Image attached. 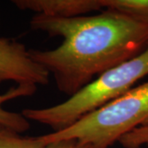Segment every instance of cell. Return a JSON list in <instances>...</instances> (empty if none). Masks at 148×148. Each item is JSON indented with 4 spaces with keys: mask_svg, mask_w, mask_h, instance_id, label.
I'll use <instances>...</instances> for the list:
<instances>
[{
    "mask_svg": "<svg viewBox=\"0 0 148 148\" xmlns=\"http://www.w3.org/2000/svg\"><path fill=\"white\" fill-rule=\"evenodd\" d=\"M34 31L63 42L53 49H29L31 57L52 75L58 90L71 97L105 72L138 56L148 47V24L115 11L73 18L36 14Z\"/></svg>",
    "mask_w": 148,
    "mask_h": 148,
    "instance_id": "cell-1",
    "label": "cell"
},
{
    "mask_svg": "<svg viewBox=\"0 0 148 148\" xmlns=\"http://www.w3.org/2000/svg\"><path fill=\"white\" fill-rule=\"evenodd\" d=\"M148 75V47L138 56L105 72L68 100L41 109H24L28 120L52 127L53 132L71 126L132 88Z\"/></svg>",
    "mask_w": 148,
    "mask_h": 148,
    "instance_id": "cell-2",
    "label": "cell"
},
{
    "mask_svg": "<svg viewBox=\"0 0 148 148\" xmlns=\"http://www.w3.org/2000/svg\"><path fill=\"white\" fill-rule=\"evenodd\" d=\"M148 125V82L132 87L63 130L42 135L45 144L74 139L92 148H109L139 127Z\"/></svg>",
    "mask_w": 148,
    "mask_h": 148,
    "instance_id": "cell-3",
    "label": "cell"
},
{
    "mask_svg": "<svg viewBox=\"0 0 148 148\" xmlns=\"http://www.w3.org/2000/svg\"><path fill=\"white\" fill-rule=\"evenodd\" d=\"M12 81L17 85L45 86L49 74L31 57L22 43L0 36V84Z\"/></svg>",
    "mask_w": 148,
    "mask_h": 148,
    "instance_id": "cell-4",
    "label": "cell"
},
{
    "mask_svg": "<svg viewBox=\"0 0 148 148\" xmlns=\"http://www.w3.org/2000/svg\"><path fill=\"white\" fill-rule=\"evenodd\" d=\"M12 3L21 10L58 18L77 17L104 10L101 0H14Z\"/></svg>",
    "mask_w": 148,
    "mask_h": 148,
    "instance_id": "cell-5",
    "label": "cell"
},
{
    "mask_svg": "<svg viewBox=\"0 0 148 148\" xmlns=\"http://www.w3.org/2000/svg\"><path fill=\"white\" fill-rule=\"evenodd\" d=\"M36 90V86L17 85L16 86L10 88L4 94L0 95V123L20 133L27 132L31 127L29 120L21 114L4 110L3 104L17 97L31 96L35 94Z\"/></svg>",
    "mask_w": 148,
    "mask_h": 148,
    "instance_id": "cell-6",
    "label": "cell"
},
{
    "mask_svg": "<svg viewBox=\"0 0 148 148\" xmlns=\"http://www.w3.org/2000/svg\"><path fill=\"white\" fill-rule=\"evenodd\" d=\"M105 9L113 10L148 24V0H101Z\"/></svg>",
    "mask_w": 148,
    "mask_h": 148,
    "instance_id": "cell-7",
    "label": "cell"
},
{
    "mask_svg": "<svg viewBox=\"0 0 148 148\" xmlns=\"http://www.w3.org/2000/svg\"><path fill=\"white\" fill-rule=\"evenodd\" d=\"M42 135L25 137L8 126L0 123V148H45Z\"/></svg>",
    "mask_w": 148,
    "mask_h": 148,
    "instance_id": "cell-8",
    "label": "cell"
},
{
    "mask_svg": "<svg viewBox=\"0 0 148 148\" xmlns=\"http://www.w3.org/2000/svg\"><path fill=\"white\" fill-rule=\"evenodd\" d=\"M119 143L123 148H148V125L139 127L123 136Z\"/></svg>",
    "mask_w": 148,
    "mask_h": 148,
    "instance_id": "cell-9",
    "label": "cell"
},
{
    "mask_svg": "<svg viewBox=\"0 0 148 148\" xmlns=\"http://www.w3.org/2000/svg\"><path fill=\"white\" fill-rule=\"evenodd\" d=\"M45 148H92V147L89 144H84L74 139H67L48 143Z\"/></svg>",
    "mask_w": 148,
    "mask_h": 148,
    "instance_id": "cell-10",
    "label": "cell"
}]
</instances>
